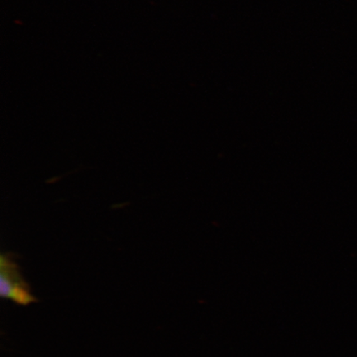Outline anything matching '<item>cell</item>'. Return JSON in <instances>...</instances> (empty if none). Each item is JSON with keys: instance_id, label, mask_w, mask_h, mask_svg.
<instances>
[{"instance_id": "obj_2", "label": "cell", "mask_w": 357, "mask_h": 357, "mask_svg": "<svg viewBox=\"0 0 357 357\" xmlns=\"http://www.w3.org/2000/svg\"><path fill=\"white\" fill-rule=\"evenodd\" d=\"M13 301L20 305H29L36 301L35 297L29 292L28 287L24 280L17 282L13 288L10 298Z\"/></svg>"}, {"instance_id": "obj_1", "label": "cell", "mask_w": 357, "mask_h": 357, "mask_svg": "<svg viewBox=\"0 0 357 357\" xmlns=\"http://www.w3.org/2000/svg\"><path fill=\"white\" fill-rule=\"evenodd\" d=\"M19 272L8 258L1 257V275H0V294L3 298H10L12 289L21 281Z\"/></svg>"}]
</instances>
